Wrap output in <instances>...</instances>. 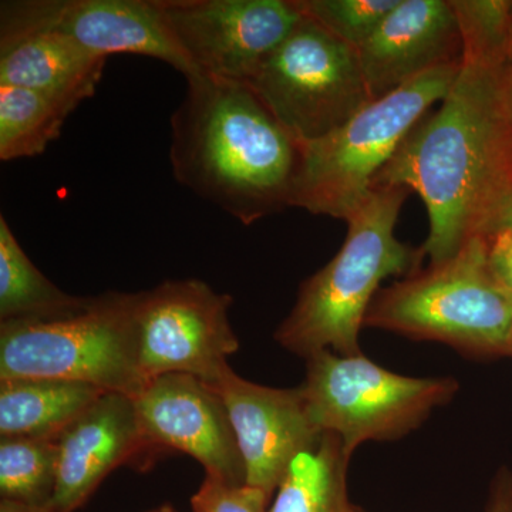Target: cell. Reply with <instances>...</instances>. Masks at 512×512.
Listing matches in <instances>:
<instances>
[{"label": "cell", "instance_id": "6da1fadb", "mask_svg": "<svg viewBox=\"0 0 512 512\" xmlns=\"http://www.w3.org/2000/svg\"><path fill=\"white\" fill-rule=\"evenodd\" d=\"M512 66L463 57L450 92L409 131L373 181L416 191L429 215L431 264L453 258L512 184Z\"/></svg>", "mask_w": 512, "mask_h": 512}, {"label": "cell", "instance_id": "7a4b0ae2", "mask_svg": "<svg viewBox=\"0 0 512 512\" xmlns=\"http://www.w3.org/2000/svg\"><path fill=\"white\" fill-rule=\"evenodd\" d=\"M175 180L241 224L292 207L303 144L244 83L187 79L171 117Z\"/></svg>", "mask_w": 512, "mask_h": 512}, {"label": "cell", "instance_id": "3957f363", "mask_svg": "<svg viewBox=\"0 0 512 512\" xmlns=\"http://www.w3.org/2000/svg\"><path fill=\"white\" fill-rule=\"evenodd\" d=\"M403 187H375L346 220L348 234L328 265L306 279L275 340L308 359L323 350L360 355L359 335L383 279L419 271L423 248L394 235L407 195Z\"/></svg>", "mask_w": 512, "mask_h": 512}, {"label": "cell", "instance_id": "277c9868", "mask_svg": "<svg viewBox=\"0 0 512 512\" xmlns=\"http://www.w3.org/2000/svg\"><path fill=\"white\" fill-rule=\"evenodd\" d=\"M365 326L446 343L471 356H508L512 293L495 278L487 242L477 235L453 258L377 292Z\"/></svg>", "mask_w": 512, "mask_h": 512}, {"label": "cell", "instance_id": "5b68a950", "mask_svg": "<svg viewBox=\"0 0 512 512\" xmlns=\"http://www.w3.org/2000/svg\"><path fill=\"white\" fill-rule=\"evenodd\" d=\"M137 293L104 292L82 312L53 320L0 323V380H73L134 397L141 372Z\"/></svg>", "mask_w": 512, "mask_h": 512}, {"label": "cell", "instance_id": "8992f818", "mask_svg": "<svg viewBox=\"0 0 512 512\" xmlns=\"http://www.w3.org/2000/svg\"><path fill=\"white\" fill-rule=\"evenodd\" d=\"M460 67H437L373 100L330 136L303 144L292 207L348 220L404 137L450 92Z\"/></svg>", "mask_w": 512, "mask_h": 512}, {"label": "cell", "instance_id": "52a82bcc", "mask_svg": "<svg viewBox=\"0 0 512 512\" xmlns=\"http://www.w3.org/2000/svg\"><path fill=\"white\" fill-rule=\"evenodd\" d=\"M301 392L313 423L342 440L349 457L367 441L402 439L457 393L451 377H409L366 356L323 350L306 359Z\"/></svg>", "mask_w": 512, "mask_h": 512}, {"label": "cell", "instance_id": "ba28073f", "mask_svg": "<svg viewBox=\"0 0 512 512\" xmlns=\"http://www.w3.org/2000/svg\"><path fill=\"white\" fill-rule=\"evenodd\" d=\"M248 86L301 144L330 136L372 103L357 50L306 15Z\"/></svg>", "mask_w": 512, "mask_h": 512}, {"label": "cell", "instance_id": "9c48e42d", "mask_svg": "<svg viewBox=\"0 0 512 512\" xmlns=\"http://www.w3.org/2000/svg\"><path fill=\"white\" fill-rule=\"evenodd\" d=\"M194 76L249 84L303 19L298 0H157ZM192 76V77H194Z\"/></svg>", "mask_w": 512, "mask_h": 512}, {"label": "cell", "instance_id": "30bf717a", "mask_svg": "<svg viewBox=\"0 0 512 512\" xmlns=\"http://www.w3.org/2000/svg\"><path fill=\"white\" fill-rule=\"evenodd\" d=\"M231 305V296L200 279L165 281L137 292L138 353L147 383L168 373L214 383L239 349L228 319Z\"/></svg>", "mask_w": 512, "mask_h": 512}, {"label": "cell", "instance_id": "8fae6325", "mask_svg": "<svg viewBox=\"0 0 512 512\" xmlns=\"http://www.w3.org/2000/svg\"><path fill=\"white\" fill-rule=\"evenodd\" d=\"M52 32L100 57L163 60L185 79L194 69L168 32L157 0H15L0 6V36Z\"/></svg>", "mask_w": 512, "mask_h": 512}, {"label": "cell", "instance_id": "7c38bea8", "mask_svg": "<svg viewBox=\"0 0 512 512\" xmlns=\"http://www.w3.org/2000/svg\"><path fill=\"white\" fill-rule=\"evenodd\" d=\"M133 400L144 436L158 451H181L201 463L207 476L247 484L227 409L208 384L168 373L150 380Z\"/></svg>", "mask_w": 512, "mask_h": 512}, {"label": "cell", "instance_id": "4fadbf2b", "mask_svg": "<svg viewBox=\"0 0 512 512\" xmlns=\"http://www.w3.org/2000/svg\"><path fill=\"white\" fill-rule=\"evenodd\" d=\"M208 386L227 409L247 484L272 497L293 458L315 446L323 434L313 423L301 387L261 386L242 379L229 366Z\"/></svg>", "mask_w": 512, "mask_h": 512}, {"label": "cell", "instance_id": "5bb4252c", "mask_svg": "<svg viewBox=\"0 0 512 512\" xmlns=\"http://www.w3.org/2000/svg\"><path fill=\"white\" fill-rule=\"evenodd\" d=\"M157 453L144 436L133 397L104 393L57 437L56 490L49 507L76 512L116 468L147 463Z\"/></svg>", "mask_w": 512, "mask_h": 512}, {"label": "cell", "instance_id": "9a60e30c", "mask_svg": "<svg viewBox=\"0 0 512 512\" xmlns=\"http://www.w3.org/2000/svg\"><path fill=\"white\" fill-rule=\"evenodd\" d=\"M357 56L372 101L437 67L461 64L463 37L450 0H400Z\"/></svg>", "mask_w": 512, "mask_h": 512}, {"label": "cell", "instance_id": "2e32d148", "mask_svg": "<svg viewBox=\"0 0 512 512\" xmlns=\"http://www.w3.org/2000/svg\"><path fill=\"white\" fill-rule=\"evenodd\" d=\"M106 60L57 33L0 36V86L30 90L72 114L96 93Z\"/></svg>", "mask_w": 512, "mask_h": 512}, {"label": "cell", "instance_id": "e0dca14e", "mask_svg": "<svg viewBox=\"0 0 512 512\" xmlns=\"http://www.w3.org/2000/svg\"><path fill=\"white\" fill-rule=\"evenodd\" d=\"M104 393L93 384L73 380H0V437L57 439Z\"/></svg>", "mask_w": 512, "mask_h": 512}, {"label": "cell", "instance_id": "ac0fdd59", "mask_svg": "<svg viewBox=\"0 0 512 512\" xmlns=\"http://www.w3.org/2000/svg\"><path fill=\"white\" fill-rule=\"evenodd\" d=\"M349 460L342 440L323 433L293 458L269 512H357L348 495Z\"/></svg>", "mask_w": 512, "mask_h": 512}, {"label": "cell", "instance_id": "d6986e66", "mask_svg": "<svg viewBox=\"0 0 512 512\" xmlns=\"http://www.w3.org/2000/svg\"><path fill=\"white\" fill-rule=\"evenodd\" d=\"M90 298L69 295L30 261L0 215V320H53L82 312Z\"/></svg>", "mask_w": 512, "mask_h": 512}, {"label": "cell", "instance_id": "ffe728a7", "mask_svg": "<svg viewBox=\"0 0 512 512\" xmlns=\"http://www.w3.org/2000/svg\"><path fill=\"white\" fill-rule=\"evenodd\" d=\"M69 116L40 94L0 86V158L12 161L45 153Z\"/></svg>", "mask_w": 512, "mask_h": 512}, {"label": "cell", "instance_id": "44dd1931", "mask_svg": "<svg viewBox=\"0 0 512 512\" xmlns=\"http://www.w3.org/2000/svg\"><path fill=\"white\" fill-rule=\"evenodd\" d=\"M57 480V439L0 437L2 500L49 507Z\"/></svg>", "mask_w": 512, "mask_h": 512}, {"label": "cell", "instance_id": "7402d4cb", "mask_svg": "<svg viewBox=\"0 0 512 512\" xmlns=\"http://www.w3.org/2000/svg\"><path fill=\"white\" fill-rule=\"evenodd\" d=\"M463 37V57L508 60L512 32V2L450 0Z\"/></svg>", "mask_w": 512, "mask_h": 512}, {"label": "cell", "instance_id": "603a6c76", "mask_svg": "<svg viewBox=\"0 0 512 512\" xmlns=\"http://www.w3.org/2000/svg\"><path fill=\"white\" fill-rule=\"evenodd\" d=\"M400 0H298L303 15L333 36L359 49Z\"/></svg>", "mask_w": 512, "mask_h": 512}, {"label": "cell", "instance_id": "cb8c5ba5", "mask_svg": "<svg viewBox=\"0 0 512 512\" xmlns=\"http://www.w3.org/2000/svg\"><path fill=\"white\" fill-rule=\"evenodd\" d=\"M271 495L249 484H228L205 476L191 497L192 512H269Z\"/></svg>", "mask_w": 512, "mask_h": 512}, {"label": "cell", "instance_id": "d4e9b609", "mask_svg": "<svg viewBox=\"0 0 512 512\" xmlns=\"http://www.w3.org/2000/svg\"><path fill=\"white\" fill-rule=\"evenodd\" d=\"M488 264L497 281L512 293V232L487 235Z\"/></svg>", "mask_w": 512, "mask_h": 512}, {"label": "cell", "instance_id": "484cf974", "mask_svg": "<svg viewBox=\"0 0 512 512\" xmlns=\"http://www.w3.org/2000/svg\"><path fill=\"white\" fill-rule=\"evenodd\" d=\"M495 232H512V184L495 202L493 210L485 221L481 237L495 234Z\"/></svg>", "mask_w": 512, "mask_h": 512}, {"label": "cell", "instance_id": "4316f807", "mask_svg": "<svg viewBox=\"0 0 512 512\" xmlns=\"http://www.w3.org/2000/svg\"><path fill=\"white\" fill-rule=\"evenodd\" d=\"M485 512H512V474L507 468L495 477Z\"/></svg>", "mask_w": 512, "mask_h": 512}, {"label": "cell", "instance_id": "83f0119b", "mask_svg": "<svg viewBox=\"0 0 512 512\" xmlns=\"http://www.w3.org/2000/svg\"><path fill=\"white\" fill-rule=\"evenodd\" d=\"M0 512H57L50 507H33L15 503V501L0 500Z\"/></svg>", "mask_w": 512, "mask_h": 512}, {"label": "cell", "instance_id": "f1b7e54d", "mask_svg": "<svg viewBox=\"0 0 512 512\" xmlns=\"http://www.w3.org/2000/svg\"><path fill=\"white\" fill-rule=\"evenodd\" d=\"M146 512H177L174 510L173 507H171L170 504H163L160 505V507L153 508V510H148Z\"/></svg>", "mask_w": 512, "mask_h": 512}, {"label": "cell", "instance_id": "f546056e", "mask_svg": "<svg viewBox=\"0 0 512 512\" xmlns=\"http://www.w3.org/2000/svg\"><path fill=\"white\" fill-rule=\"evenodd\" d=\"M508 57H510V63L512 66V32H511V40H510V50H508Z\"/></svg>", "mask_w": 512, "mask_h": 512}, {"label": "cell", "instance_id": "4dcf8cb0", "mask_svg": "<svg viewBox=\"0 0 512 512\" xmlns=\"http://www.w3.org/2000/svg\"><path fill=\"white\" fill-rule=\"evenodd\" d=\"M508 356H512V343H511L510 352H508Z\"/></svg>", "mask_w": 512, "mask_h": 512}, {"label": "cell", "instance_id": "1f68e13d", "mask_svg": "<svg viewBox=\"0 0 512 512\" xmlns=\"http://www.w3.org/2000/svg\"><path fill=\"white\" fill-rule=\"evenodd\" d=\"M511 107H512V80H511Z\"/></svg>", "mask_w": 512, "mask_h": 512}, {"label": "cell", "instance_id": "d6a6232c", "mask_svg": "<svg viewBox=\"0 0 512 512\" xmlns=\"http://www.w3.org/2000/svg\"><path fill=\"white\" fill-rule=\"evenodd\" d=\"M357 512H363V511L357 510Z\"/></svg>", "mask_w": 512, "mask_h": 512}]
</instances>
